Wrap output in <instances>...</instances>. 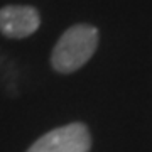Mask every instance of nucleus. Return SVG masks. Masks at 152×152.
I'll return each instance as SVG.
<instances>
[{"label": "nucleus", "mask_w": 152, "mask_h": 152, "mask_svg": "<svg viewBox=\"0 0 152 152\" xmlns=\"http://www.w3.org/2000/svg\"><path fill=\"white\" fill-rule=\"evenodd\" d=\"M100 42V32L91 24H75L66 29L51 53V68L61 75L75 73L86 64Z\"/></svg>", "instance_id": "nucleus-1"}, {"label": "nucleus", "mask_w": 152, "mask_h": 152, "mask_svg": "<svg viewBox=\"0 0 152 152\" xmlns=\"http://www.w3.org/2000/svg\"><path fill=\"white\" fill-rule=\"evenodd\" d=\"M91 134L85 124H73L58 127L39 137L26 152H90Z\"/></svg>", "instance_id": "nucleus-2"}, {"label": "nucleus", "mask_w": 152, "mask_h": 152, "mask_svg": "<svg viewBox=\"0 0 152 152\" xmlns=\"http://www.w3.org/2000/svg\"><path fill=\"white\" fill-rule=\"evenodd\" d=\"M41 26V14L32 5H5L0 9V32L9 39H26Z\"/></svg>", "instance_id": "nucleus-3"}]
</instances>
